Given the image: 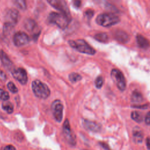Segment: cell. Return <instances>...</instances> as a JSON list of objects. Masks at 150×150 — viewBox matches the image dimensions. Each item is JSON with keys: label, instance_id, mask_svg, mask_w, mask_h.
<instances>
[{"label": "cell", "instance_id": "1", "mask_svg": "<svg viewBox=\"0 0 150 150\" xmlns=\"http://www.w3.org/2000/svg\"><path fill=\"white\" fill-rule=\"evenodd\" d=\"M47 20L50 23L54 24L60 29H64L69 23L70 17L62 13L51 12L48 16Z\"/></svg>", "mask_w": 150, "mask_h": 150}, {"label": "cell", "instance_id": "2", "mask_svg": "<svg viewBox=\"0 0 150 150\" xmlns=\"http://www.w3.org/2000/svg\"><path fill=\"white\" fill-rule=\"evenodd\" d=\"M120 21V18L113 13H101L96 18V23L104 27H109L117 24Z\"/></svg>", "mask_w": 150, "mask_h": 150}, {"label": "cell", "instance_id": "3", "mask_svg": "<svg viewBox=\"0 0 150 150\" xmlns=\"http://www.w3.org/2000/svg\"><path fill=\"white\" fill-rule=\"evenodd\" d=\"M32 89L34 94L39 98L46 99L50 94V91L48 86L38 80L32 81Z\"/></svg>", "mask_w": 150, "mask_h": 150}, {"label": "cell", "instance_id": "4", "mask_svg": "<svg viewBox=\"0 0 150 150\" xmlns=\"http://www.w3.org/2000/svg\"><path fill=\"white\" fill-rule=\"evenodd\" d=\"M68 42L71 47L80 53L90 55H94L96 53V50L83 39L70 40Z\"/></svg>", "mask_w": 150, "mask_h": 150}, {"label": "cell", "instance_id": "5", "mask_svg": "<svg viewBox=\"0 0 150 150\" xmlns=\"http://www.w3.org/2000/svg\"><path fill=\"white\" fill-rule=\"evenodd\" d=\"M111 77L121 91L125 90L126 88V81L123 74L118 69H114L111 71Z\"/></svg>", "mask_w": 150, "mask_h": 150}, {"label": "cell", "instance_id": "6", "mask_svg": "<svg viewBox=\"0 0 150 150\" xmlns=\"http://www.w3.org/2000/svg\"><path fill=\"white\" fill-rule=\"evenodd\" d=\"M63 136L69 144L74 146L76 144V136L71 130L70 123L68 120H66L63 125Z\"/></svg>", "mask_w": 150, "mask_h": 150}, {"label": "cell", "instance_id": "7", "mask_svg": "<svg viewBox=\"0 0 150 150\" xmlns=\"http://www.w3.org/2000/svg\"><path fill=\"white\" fill-rule=\"evenodd\" d=\"M51 109L54 119L57 122H61L63 118V106L60 101L59 100H54L52 104Z\"/></svg>", "mask_w": 150, "mask_h": 150}, {"label": "cell", "instance_id": "8", "mask_svg": "<svg viewBox=\"0 0 150 150\" xmlns=\"http://www.w3.org/2000/svg\"><path fill=\"white\" fill-rule=\"evenodd\" d=\"M47 2L50 4L53 8L61 12L62 13H63L69 17H70V11L69 8L67 5L66 2L63 0H50L47 1Z\"/></svg>", "mask_w": 150, "mask_h": 150}, {"label": "cell", "instance_id": "9", "mask_svg": "<svg viewBox=\"0 0 150 150\" xmlns=\"http://www.w3.org/2000/svg\"><path fill=\"white\" fill-rule=\"evenodd\" d=\"M13 77L17 80L21 84L24 85L28 81V76L26 70L23 68L14 69L12 71Z\"/></svg>", "mask_w": 150, "mask_h": 150}, {"label": "cell", "instance_id": "10", "mask_svg": "<svg viewBox=\"0 0 150 150\" xmlns=\"http://www.w3.org/2000/svg\"><path fill=\"white\" fill-rule=\"evenodd\" d=\"M29 40V38L28 35L22 32H18L16 33L13 38L14 45L17 47H20L27 44Z\"/></svg>", "mask_w": 150, "mask_h": 150}, {"label": "cell", "instance_id": "11", "mask_svg": "<svg viewBox=\"0 0 150 150\" xmlns=\"http://www.w3.org/2000/svg\"><path fill=\"white\" fill-rule=\"evenodd\" d=\"M6 24L13 26L19 19V13L15 9H9L6 14Z\"/></svg>", "mask_w": 150, "mask_h": 150}, {"label": "cell", "instance_id": "12", "mask_svg": "<svg viewBox=\"0 0 150 150\" xmlns=\"http://www.w3.org/2000/svg\"><path fill=\"white\" fill-rule=\"evenodd\" d=\"M83 125L87 129L95 132L100 131L101 129V127L99 124L88 120H83Z\"/></svg>", "mask_w": 150, "mask_h": 150}, {"label": "cell", "instance_id": "13", "mask_svg": "<svg viewBox=\"0 0 150 150\" xmlns=\"http://www.w3.org/2000/svg\"><path fill=\"white\" fill-rule=\"evenodd\" d=\"M0 59L4 66L6 69L9 70H12V71L14 69H13V63L9 59L8 55L3 50L0 51Z\"/></svg>", "mask_w": 150, "mask_h": 150}, {"label": "cell", "instance_id": "14", "mask_svg": "<svg viewBox=\"0 0 150 150\" xmlns=\"http://www.w3.org/2000/svg\"><path fill=\"white\" fill-rule=\"evenodd\" d=\"M132 138L135 143L140 144L142 142L144 138V133L141 128L138 127H135L133 128Z\"/></svg>", "mask_w": 150, "mask_h": 150}, {"label": "cell", "instance_id": "15", "mask_svg": "<svg viewBox=\"0 0 150 150\" xmlns=\"http://www.w3.org/2000/svg\"><path fill=\"white\" fill-rule=\"evenodd\" d=\"M115 39L121 43H127L129 40L128 35L122 30H117L114 33Z\"/></svg>", "mask_w": 150, "mask_h": 150}, {"label": "cell", "instance_id": "16", "mask_svg": "<svg viewBox=\"0 0 150 150\" xmlns=\"http://www.w3.org/2000/svg\"><path fill=\"white\" fill-rule=\"evenodd\" d=\"M136 39L137 44L139 47L146 49L150 46L149 41L142 35L138 34L136 36Z\"/></svg>", "mask_w": 150, "mask_h": 150}, {"label": "cell", "instance_id": "17", "mask_svg": "<svg viewBox=\"0 0 150 150\" xmlns=\"http://www.w3.org/2000/svg\"><path fill=\"white\" fill-rule=\"evenodd\" d=\"M25 28L28 31H32L36 27V23L35 21L32 19H28L24 23Z\"/></svg>", "mask_w": 150, "mask_h": 150}, {"label": "cell", "instance_id": "18", "mask_svg": "<svg viewBox=\"0 0 150 150\" xmlns=\"http://www.w3.org/2000/svg\"><path fill=\"white\" fill-rule=\"evenodd\" d=\"M131 101L133 103H140L143 101V97L141 93L135 90L133 91L131 96Z\"/></svg>", "mask_w": 150, "mask_h": 150}, {"label": "cell", "instance_id": "19", "mask_svg": "<svg viewBox=\"0 0 150 150\" xmlns=\"http://www.w3.org/2000/svg\"><path fill=\"white\" fill-rule=\"evenodd\" d=\"M2 108L8 114H11L13 111V105L9 101H5L2 104Z\"/></svg>", "mask_w": 150, "mask_h": 150}, {"label": "cell", "instance_id": "20", "mask_svg": "<svg viewBox=\"0 0 150 150\" xmlns=\"http://www.w3.org/2000/svg\"><path fill=\"white\" fill-rule=\"evenodd\" d=\"M131 117L133 120L136 121L137 122H141L143 120V117L142 115L138 111H132L131 114Z\"/></svg>", "mask_w": 150, "mask_h": 150}, {"label": "cell", "instance_id": "21", "mask_svg": "<svg viewBox=\"0 0 150 150\" xmlns=\"http://www.w3.org/2000/svg\"><path fill=\"white\" fill-rule=\"evenodd\" d=\"M94 39L100 42H106L108 39V37L105 33H100L95 35Z\"/></svg>", "mask_w": 150, "mask_h": 150}, {"label": "cell", "instance_id": "22", "mask_svg": "<svg viewBox=\"0 0 150 150\" xmlns=\"http://www.w3.org/2000/svg\"><path fill=\"white\" fill-rule=\"evenodd\" d=\"M81 78H82L81 76L79 74H78L77 73H74V72L71 73L69 76V79L70 81L73 83L81 80Z\"/></svg>", "mask_w": 150, "mask_h": 150}, {"label": "cell", "instance_id": "23", "mask_svg": "<svg viewBox=\"0 0 150 150\" xmlns=\"http://www.w3.org/2000/svg\"><path fill=\"white\" fill-rule=\"evenodd\" d=\"M15 5L22 10H25L26 9V2L23 0H15L13 1Z\"/></svg>", "mask_w": 150, "mask_h": 150}, {"label": "cell", "instance_id": "24", "mask_svg": "<svg viewBox=\"0 0 150 150\" xmlns=\"http://www.w3.org/2000/svg\"><path fill=\"white\" fill-rule=\"evenodd\" d=\"M9 98V95L8 92L0 88V99L4 101H7Z\"/></svg>", "mask_w": 150, "mask_h": 150}, {"label": "cell", "instance_id": "25", "mask_svg": "<svg viewBox=\"0 0 150 150\" xmlns=\"http://www.w3.org/2000/svg\"><path fill=\"white\" fill-rule=\"evenodd\" d=\"M7 87L9 89V90L13 93H16L18 91V88L15 86V85L13 83L9 81L8 84H7Z\"/></svg>", "mask_w": 150, "mask_h": 150}, {"label": "cell", "instance_id": "26", "mask_svg": "<svg viewBox=\"0 0 150 150\" xmlns=\"http://www.w3.org/2000/svg\"><path fill=\"white\" fill-rule=\"evenodd\" d=\"M103 84V79L101 76H98L95 80V86L97 88H101Z\"/></svg>", "mask_w": 150, "mask_h": 150}, {"label": "cell", "instance_id": "27", "mask_svg": "<svg viewBox=\"0 0 150 150\" xmlns=\"http://www.w3.org/2000/svg\"><path fill=\"white\" fill-rule=\"evenodd\" d=\"M94 15V11L91 9H88L85 12V15L87 19H90L93 17Z\"/></svg>", "mask_w": 150, "mask_h": 150}, {"label": "cell", "instance_id": "28", "mask_svg": "<svg viewBox=\"0 0 150 150\" xmlns=\"http://www.w3.org/2000/svg\"><path fill=\"white\" fill-rule=\"evenodd\" d=\"M145 122L147 125H150V111L146 114L145 118Z\"/></svg>", "mask_w": 150, "mask_h": 150}, {"label": "cell", "instance_id": "29", "mask_svg": "<svg viewBox=\"0 0 150 150\" xmlns=\"http://www.w3.org/2000/svg\"><path fill=\"white\" fill-rule=\"evenodd\" d=\"M6 79V74L2 71L1 70H0V80H5Z\"/></svg>", "mask_w": 150, "mask_h": 150}, {"label": "cell", "instance_id": "30", "mask_svg": "<svg viewBox=\"0 0 150 150\" xmlns=\"http://www.w3.org/2000/svg\"><path fill=\"white\" fill-rule=\"evenodd\" d=\"M4 150H16V149H15V148L13 145H9L6 146L4 148Z\"/></svg>", "mask_w": 150, "mask_h": 150}, {"label": "cell", "instance_id": "31", "mask_svg": "<svg viewBox=\"0 0 150 150\" xmlns=\"http://www.w3.org/2000/svg\"><path fill=\"white\" fill-rule=\"evenodd\" d=\"M73 4L76 8H79L81 5V1H74L73 2Z\"/></svg>", "mask_w": 150, "mask_h": 150}, {"label": "cell", "instance_id": "32", "mask_svg": "<svg viewBox=\"0 0 150 150\" xmlns=\"http://www.w3.org/2000/svg\"><path fill=\"white\" fill-rule=\"evenodd\" d=\"M100 145H101V146H102L105 150H110V148H109V147L108 146V145H107V144H105V143H104V142H100Z\"/></svg>", "mask_w": 150, "mask_h": 150}, {"label": "cell", "instance_id": "33", "mask_svg": "<svg viewBox=\"0 0 150 150\" xmlns=\"http://www.w3.org/2000/svg\"><path fill=\"white\" fill-rule=\"evenodd\" d=\"M146 144L147 148L149 150H150V138L148 137L146 139Z\"/></svg>", "mask_w": 150, "mask_h": 150}]
</instances>
